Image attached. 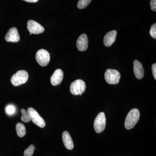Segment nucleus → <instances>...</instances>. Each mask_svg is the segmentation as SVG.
Returning a JSON list of instances; mask_svg holds the SVG:
<instances>
[{
  "label": "nucleus",
  "mask_w": 156,
  "mask_h": 156,
  "mask_svg": "<svg viewBox=\"0 0 156 156\" xmlns=\"http://www.w3.org/2000/svg\"><path fill=\"white\" fill-rule=\"evenodd\" d=\"M139 118V111L136 108L131 109L126 117L125 122V128L128 130L134 128L138 122Z\"/></svg>",
  "instance_id": "1"
},
{
  "label": "nucleus",
  "mask_w": 156,
  "mask_h": 156,
  "mask_svg": "<svg viewBox=\"0 0 156 156\" xmlns=\"http://www.w3.org/2000/svg\"><path fill=\"white\" fill-rule=\"evenodd\" d=\"M25 2L29 3H36L38 1V0H23Z\"/></svg>",
  "instance_id": "23"
},
{
  "label": "nucleus",
  "mask_w": 156,
  "mask_h": 156,
  "mask_svg": "<svg viewBox=\"0 0 156 156\" xmlns=\"http://www.w3.org/2000/svg\"><path fill=\"white\" fill-rule=\"evenodd\" d=\"M150 5L151 9L153 11H156V0H151Z\"/></svg>",
  "instance_id": "21"
},
{
  "label": "nucleus",
  "mask_w": 156,
  "mask_h": 156,
  "mask_svg": "<svg viewBox=\"0 0 156 156\" xmlns=\"http://www.w3.org/2000/svg\"><path fill=\"white\" fill-rule=\"evenodd\" d=\"M86 85L85 82L81 80H77L71 84L70 91L73 95H82L86 90Z\"/></svg>",
  "instance_id": "4"
},
{
  "label": "nucleus",
  "mask_w": 156,
  "mask_h": 156,
  "mask_svg": "<svg viewBox=\"0 0 156 156\" xmlns=\"http://www.w3.org/2000/svg\"><path fill=\"white\" fill-rule=\"evenodd\" d=\"M30 35H31L32 34L31 33H30Z\"/></svg>",
  "instance_id": "24"
},
{
  "label": "nucleus",
  "mask_w": 156,
  "mask_h": 156,
  "mask_svg": "<svg viewBox=\"0 0 156 156\" xmlns=\"http://www.w3.org/2000/svg\"><path fill=\"white\" fill-rule=\"evenodd\" d=\"M133 69L135 77L138 80L142 79L144 76V72L142 63L136 59L133 62Z\"/></svg>",
  "instance_id": "12"
},
{
  "label": "nucleus",
  "mask_w": 156,
  "mask_h": 156,
  "mask_svg": "<svg viewBox=\"0 0 156 156\" xmlns=\"http://www.w3.org/2000/svg\"><path fill=\"white\" fill-rule=\"evenodd\" d=\"M150 35L153 38L156 39V23H154L151 26L150 31Z\"/></svg>",
  "instance_id": "19"
},
{
  "label": "nucleus",
  "mask_w": 156,
  "mask_h": 156,
  "mask_svg": "<svg viewBox=\"0 0 156 156\" xmlns=\"http://www.w3.org/2000/svg\"><path fill=\"white\" fill-rule=\"evenodd\" d=\"M106 126V118L104 112H100L98 115L94 122V127L95 132L100 133L105 130Z\"/></svg>",
  "instance_id": "7"
},
{
  "label": "nucleus",
  "mask_w": 156,
  "mask_h": 156,
  "mask_svg": "<svg viewBox=\"0 0 156 156\" xmlns=\"http://www.w3.org/2000/svg\"><path fill=\"white\" fill-rule=\"evenodd\" d=\"M62 139L65 147L69 150L73 149L74 144L71 136L67 131H64L62 134Z\"/></svg>",
  "instance_id": "14"
},
{
  "label": "nucleus",
  "mask_w": 156,
  "mask_h": 156,
  "mask_svg": "<svg viewBox=\"0 0 156 156\" xmlns=\"http://www.w3.org/2000/svg\"><path fill=\"white\" fill-rule=\"evenodd\" d=\"M76 46L79 51H84L87 50L88 47V39L86 34H82L79 37L77 40Z\"/></svg>",
  "instance_id": "10"
},
{
  "label": "nucleus",
  "mask_w": 156,
  "mask_h": 156,
  "mask_svg": "<svg viewBox=\"0 0 156 156\" xmlns=\"http://www.w3.org/2000/svg\"><path fill=\"white\" fill-rule=\"evenodd\" d=\"M63 78V71L61 69H56L50 78L51 83L53 86H57L61 83Z\"/></svg>",
  "instance_id": "11"
},
{
  "label": "nucleus",
  "mask_w": 156,
  "mask_h": 156,
  "mask_svg": "<svg viewBox=\"0 0 156 156\" xmlns=\"http://www.w3.org/2000/svg\"><path fill=\"white\" fill-rule=\"evenodd\" d=\"M28 74L25 70H19L11 77V83L15 87L20 86L26 83L28 79Z\"/></svg>",
  "instance_id": "2"
},
{
  "label": "nucleus",
  "mask_w": 156,
  "mask_h": 156,
  "mask_svg": "<svg viewBox=\"0 0 156 156\" xmlns=\"http://www.w3.org/2000/svg\"><path fill=\"white\" fill-rule=\"evenodd\" d=\"M92 0H79L77 3V7L79 9H85L91 3Z\"/></svg>",
  "instance_id": "17"
},
{
  "label": "nucleus",
  "mask_w": 156,
  "mask_h": 156,
  "mask_svg": "<svg viewBox=\"0 0 156 156\" xmlns=\"http://www.w3.org/2000/svg\"><path fill=\"white\" fill-rule=\"evenodd\" d=\"M35 147L34 145H30L24 152V156H32L33 154Z\"/></svg>",
  "instance_id": "18"
},
{
  "label": "nucleus",
  "mask_w": 156,
  "mask_h": 156,
  "mask_svg": "<svg viewBox=\"0 0 156 156\" xmlns=\"http://www.w3.org/2000/svg\"><path fill=\"white\" fill-rule=\"evenodd\" d=\"M16 130L17 135L20 137H23L26 133L25 126L21 123H17L16 126Z\"/></svg>",
  "instance_id": "15"
},
{
  "label": "nucleus",
  "mask_w": 156,
  "mask_h": 156,
  "mask_svg": "<svg viewBox=\"0 0 156 156\" xmlns=\"http://www.w3.org/2000/svg\"><path fill=\"white\" fill-rule=\"evenodd\" d=\"M121 75L119 71L115 69H107L105 73V79L109 84L115 85L119 82Z\"/></svg>",
  "instance_id": "3"
},
{
  "label": "nucleus",
  "mask_w": 156,
  "mask_h": 156,
  "mask_svg": "<svg viewBox=\"0 0 156 156\" xmlns=\"http://www.w3.org/2000/svg\"><path fill=\"white\" fill-rule=\"evenodd\" d=\"M152 71L153 75L155 80H156V64L154 63L152 66Z\"/></svg>",
  "instance_id": "22"
},
{
  "label": "nucleus",
  "mask_w": 156,
  "mask_h": 156,
  "mask_svg": "<svg viewBox=\"0 0 156 156\" xmlns=\"http://www.w3.org/2000/svg\"><path fill=\"white\" fill-rule=\"evenodd\" d=\"M36 59L37 63L41 66H47L50 62V54L47 50L41 49L37 52Z\"/></svg>",
  "instance_id": "5"
},
{
  "label": "nucleus",
  "mask_w": 156,
  "mask_h": 156,
  "mask_svg": "<svg viewBox=\"0 0 156 156\" xmlns=\"http://www.w3.org/2000/svg\"><path fill=\"white\" fill-rule=\"evenodd\" d=\"M117 31L113 30L107 33L104 38V44L107 47H109L115 42L116 37Z\"/></svg>",
  "instance_id": "13"
},
{
  "label": "nucleus",
  "mask_w": 156,
  "mask_h": 156,
  "mask_svg": "<svg viewBox=\"0 0 156 156\" xmlns=\"http://www.w3.org/2000/svg\"><path fill=\"white\" fill-rule=\"evenodd\" d=\"M27 28L30 33L35 34L43 33L44 31V28L43 26L32 20H30L27 22Z\"/></svg>",
  "instance_id": "8"
},
{
  "label": "nucleus",
  "mask_w": 156,
  "mask_h": 156,
  "mask_svg": "<svg viewBox=\"0 0 156 156\" xmlns=\"http://www.w3.org/2000/svg\"><path fill=\"white\" fill-rule=\"evenodd\" d=\"M15 108L13 105H9L6 107V112L9 115H12L15 112Z\"/></svg>",
  "instance_id": "20"
},
{
  "label": "nucleus",
  "mask_w": 156,
  "mask_h": 156,
  "mask_svg": "<svg viewBox=\"0 0 156 156\" xmlns=\"http://www.w3.org/2000/svg\"><path fill=\"white\" fill-rule=\"evenodd\" d=\"M27 112L30 117V119L36 125L43 128L46 126L44 119L33 108L30 107L27 109Z\"/></svg>",
  "instance_id": "6"
},
{
  "label": "nucleus",
  "mask_w": 156,
  "mask_h": 156,
  "mask_svg": "<svg viewBox=\"0 0 156 156\" xmlns=\"http://www.w3.org/2000/svg\"><path fill=\"white\" fill-rule=\"evenodd\" d=\"M21 112L22 113V116L21 117V120L24 122L27 123L30 122L31 120L30 116L28 113L24 109L21 110Z\"/></svg>",
  "instance_id": "16"
},
{
  "label": "nucleus",
  "mask_w": 156,
  "mask_h": 156,
  "mask_svg": "<svg viewBox=\"0 0 156 156\" xmlns=\"http://www.w3.org/2000/svg\"><path fill=\"white\" fill-rule=\"evenodd\" d=\"M6 41L18 42L20 41V36L18 30L16 27H11L8 31L5 37Z\"/></svg>",
  "instance_id": "9"
}]
</instances>
